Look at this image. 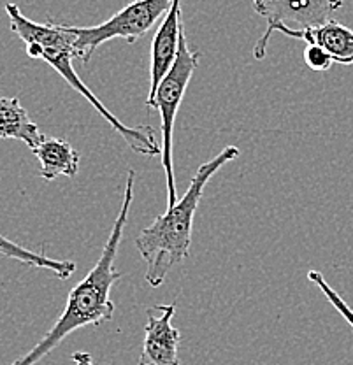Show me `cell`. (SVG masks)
I'll return each instance as SVG.
<instances>
[{
	"instance_id": "obj_1",
	"label": "cell",
	"mask_w": 353,
	"mask_h": 365,
	"mask_svg": "<svg viewBox=\"0 0 353 365\" xmlns=\"http://www.w3.org/2000/svg\"><path fill=\"white\" fill-rule=\"evenodd\" d=\"M134 182L135 170L128 169L123 200H121L111 234L106 241L97 264L69 292L63 313L56 319L55 325L44 334L43 339L11 365H36L44 356H48L53 349L58 348L69 337V334L83 329V327L111 322L113 314H115V304L109 295H111V288L115 287L116 281L121 279V272L115 269V260L121 239H123V230L127 227L128 211H131L132 200H134Z\"/></svg>"
},
{
	"instance_id": "obj_14",
	"label": "cell",
	"mask_w": 353,
	"mask_h": 365,
	"mask_svg": "<svg viewBox=\"0 0 353 365\" xmlns=\"http://www.w3.org/2000/svg\"><path fill=\"white\" fill-rule=\"evenodd\" d=\"M302 58H305V63L307 66V68H311V71L314 72L329 71L330 66L334 63V60L330 58L329 53L317 44H306L305 53H302Z\"/></svg>"
},
{
	"instance_id": "obj_7",
	"label": "cell",
	"mask_w": 353,
	"mask_h": 365,
	"mask_svg": "<svg viewBox=\"0 0 353 365\" xmlns=\"http://www.w3.org/2000/svg\"><path fill=\"white\" fill-rule=\"evenodd\" d=\"M176 304H160L146 311L143 351L138 365H181V332L173 325Z\"/></svg>"
},
{
	"instance_id": "obj_10",
	"label": "cell",
	"mask_w": 353,
	"mask_h": 365,
	"mask_svg": "<svg viewBox=\"0 0 353 365\" xmlns=\"http://www.w3.org/2000/svg\"><path fill=\"white\" fill-rule=\"evenodd\" d=\"M32 153L39 160V176L44 181H53L58 176L74 178L78 174L81 157L66 139L46 137Z\"/></svg>"
},
{
	"instance_id": "obj_11",
	"label": "cell",
	"mask_w": 353,
	"mask_h": 365,
	"mask_svg": "<svg viewBox=\"0 0 353 365\" xmlns=\"http://www.w3.org/2000/svg\"><path fill=\"white\" fill-rule=\"evenodd\" d=\"M0 139L21 140L34 151L46 135L30 120L20 98L0 97Z\"/></svg>"
},
{
	"instance_id": "obj_15",
	"label": "cell",
	"mask_w": 353,
	"mask_h": 365,
	"mask_svg": "<svg viewBox=\"0 0 353 365\" xmlns=\"http://www.w3.org/2000/svg\"><path fill=\"white\" fill-rule=\"evenodd\" d=\"M71 360L74 365H95L92 360V355L86 351H76L74 355L71 356Z\"/></svg>"
},
{
	"instance_id": "obj_5",
	"label": "cell",
	"mask_w": 353,
	"mask_h": 365,
	"mask_svg": "<svg viewBox=\"0 0 353 365\" xmlns=\"http://www.w3.org/2000/svg\"><path fill=\"white\" fill-rule=\"evenodd\" d=\"M174 0H134L109 20L95 26H72L76 58L88 63L95 49L111 39H123L128 44L146 36L153 25L169 13Z\"/></svg>"
},
{
	"instance_id": "obj_6",
	"label": "cell",
	"mask_w": 353,
	"mask_h": 365,
	"mask_svg": "<svg viewBox=\"0 0 353 365\" xmlns=\"http://www.w3.org/2000/svg\"><path fill=\"white\" fill-rule=\"evenodd\" d=\"M343 7V0H253V9L267 21V29L253 48L255 60L267 51L269 37L280 25L305 30L332 21V14Z\"/></svg>"
},
{
	"instance_id": "obj_12",
	"label": "cell",
	"mask_w": 353,
	"mask_h": 365,
	"mask_svg": "<svg viewBox=\"0 0 353 365\" xmlns=\"http://www.w3.org/2000/svg\"><path fill=\"white\" fill-rule=\"evenodd\" d=\"M0 255L11 258V260L20 262V264L29 265V267L46 269V271H51L55 276H58L60 279H69L72 274L76 272L74 262L56 260V258H49L46 255L26 250L21 245L11 241V239H7L6 235L2 234H0Z\"/></svg>"
},
{
	"instance_id": "obj_13",
	"label": "cell",
	"mask_w": 353,
	"mask_h": 365,
	"mask_svg": "<svg viewBox=\"0 0 353 365\" xmlns=\"http://www.w3.org/2000/svg\"><path fill=\"white\" fill-rule=\"evenodd\" d=\"M307 279H309L311 283H314L318 288H320L322 294L325 295V299H327L329 302L334 306V309H336L337 313H339L344 319H347L348 325H350L353 329V309L350 306H348L347 300H344L343 297L337 294V292L334 290V288L327 283V281H325L324 274L318 272V271H309V272H307Z\"/></svg>"
},
{
	"instance_id": "obj_3",
	"label": "cell",
	"mask_w": 353,
	"mask_h": 365,
	"mask_svg": "<svg viewBox=\"0 0 353 365\" xmlns=\"http://www.w3.org/2000/svg\"><path fill=\"white\" fill-rule=\"evenodd\" d=\"M239 155L237 146H227L210 162L203 163L190 181L187 193L173 207H167L165 215L157 216L150 227L139 232L134 245L148 265L146 281L150 287H162L170 269L190 257L193 218L204 188L223 165Z\"/></svg>"
},
{
	"instance_id": "obj_8",
	"label": "cell",
	"mask_w": 353,
	"mask_h": 365,
	"mask_svg": "<svg viewBox=\"0 0 353 365\" xmlns=\"http://www.w3.org/2000/svg\"><path fill=\"white\" fill-rule=\"evenodd\" d=\"M183 32L181 25V0H174L173 7L165 14L164 21L155 32L151 41V62H150V93L148 101L155 97L158 86L164 81L176 62L178 49H180V37Z\"/></svg>"
},
{
	"instance_id": "obj_2",
	"label": "cell",
	"mask_w": 353,
	"mask_h": 365,
	"mask_svg": "<svg viewBox=\"0 0 353 365\" xmlns=\"http://www.w3.org/2000/svg\"><path fill=\"white\" fill-rule=\"evenodd\" d=\"M6 13L9 18L11 30L25 43L26 55L30 58L43 60L49 67L55 68L66 79L67 85L78 91L81 97H85L93 106L95 111L123 137V140L134 153L144 155V157L162 155V146H158L157 140H155L157 130L153 127H148V125L127 127L125 123H121L115 114L102 104L101 98H97V95L83 83V79L76 74L74 67H72V60L76 58V48L71 25H58L51 18H48L46 23L29 20L21 13L20 7L13 2L6 4Z\"/></svg>"
},
{
	"instance_id": "obj_4",
	"label": "cell",
	"mask_w": 353,
	"mask_h": 365,
	"mask_svg": "<svg viewBox=\"0 0 353 365\" xmlns=\"http://www.w3.org/2000/svg\"><path fill=\"white\" fill-rule=\"evenodd\" d=\"M199 67V53L190 49L187 43L185 30L180 37V49H178L176 62L164 81L158 86L157 93L151 101L146 102L148 108L158 109L162 120V165H164L165 181H167V207H173L178 202L176 197V178H174V162H173V135L174 123H176L178 111L187 93L188 83L193 72Z\"/></svg>"
},
{
	"instance_id": "obj_9",
	"label": "cell",
	"mask_w": 353,
	"mask_h": 365,
	"mask_svg": "<svg viewBox=\"0 0 353 365\" xmlns=\"http://www.w3.org/2000/svg\"><path fill=\"white\" fill-rule=\"evenodd\" d=\"M275 32H282L292 39H302L307 44H317L329 53L334 63L352 66L353 63V30L337 21H329L325 25L313 29L295 30L288 26H276Z\"/></svg>"
}]
</instances>
